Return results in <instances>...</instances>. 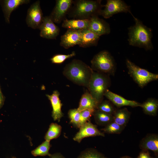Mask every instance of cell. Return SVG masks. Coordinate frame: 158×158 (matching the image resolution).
Listing matches in <instances>:
<instances>
[{
  "label": "cell",
  "mask_w": 158,
  "mask_h": 158,
  "mask_svg": "<svg viewBox=\"0 0 158 158\" xmlns=\"http://www.w3.org/2000/svg\"><path fill=\"white\" fill-rule=\"evenodd\" d=\"M96 136L104 137L105 135L98 130L96 126L88 121L80 127L79 131L75 135L73 140L80 143L85 138Z\"/></svg>",
  "instance_id": "cell-11"
},
{
  "label": "cell",
  "mask_w": 158,
  "mask_h": 158,
  "mask_svg": "<svg viewBox=\"0 0 158 158\" xmlns=\"http://www.w3.org/2000/svg\"><path fill=\"white\" fill-rule=\"evenodd\" d=\"M81 30L68 29L61 37L60 46L68 49L79 44L81 37Z\"/></svg>",
  "instance_id": "cell-13"
},
{
  "label": "cell",
  "mask_w": 158,
  "mask_h": 158,
  "mask_svg": "<svg viewBox=\"0 0 158 158\" xmlns=\"http://www.w3.org/2000/svg\"><path fill=\"white\" fill-rule=\"evenodd\" d=\"M135 22V24L128 28L129 44L132 46L152 50L153 48L152 39L153 36L152 29L145 25L131 13Z\"/></svg>",
  "instance_id": "cell-1"
},
{
  "label": "cell",
  "mask_w": 158,
  "mask_h": 158,
  "mask_svg": "<svg viewBox=\"0 0 158 158\" xmlns=\"http://www.w3.org/2000/svg\"><path fill=\"white\" fill-rule=\"evenodd\" d=\"M95 120L96 123L99 125L106 126L113 121V116L97 109L94 113Z\"/></svg>",
  "instance_id": "cell-23"
},
{
  "label": "cell",
  "mask_w": 158,
  "mask_h": 158,
  "mask_svg": "<svg viewBox=\"0 0 158 158\" xmlns=\"http://www.w3.org/2000/svg\"><path fill=\"white\" fill-rule=\"evenodd\" d=\"M95 110L87 109L80 111V127L89 121L90 117L93 115Z\"/></svg>",
  "instance_id": "cell-31"
},
{
  "label": "cell",
  "mask_w": 158,
  "mask_h": 158,
  "mask_svg": "<svg viewBox=\"0 0 158 158\" xmlns=\"http://www.w3.org/2000/svg\"><path fill=\"white\" fill-rule=\"evenodd\" d=\"M70 122L78 128L80 127V112L77 109H71L68 112Z\"/></svg>",
  "instance_id": "cell-28"
},
{
  "label": "cell",
  "mask_w": 158,
  "mask_h": 158,
  "mask_svg": "<svg viewBox=\"0 0 158 158\" xmlns=\"http://www.w3.org/2000/svg\"><path fill=\"white\" fill-rule=\"evenodd\" d=\"M91 68L95 72L114 75L116 66L114 60L110 53L102 50L95 55L91 61Z\"/></svg>",
  "instance_id": "cell-5"
},
{
  "label": "cell",
  "mask_w": 158,
  "mask_h": 158,
  "mask_svg": "<svg viewBox=\"0 0 158 158\" xmlns=\"http://www.w3.org/2000/svg\"><path fill=\"white\" fill-rule=\"evenodd\" d=\"M44 17L40 6V2L37 1L33 3L28 8L26 19L28 26L33 29H39Z\"/></svg>",
  "instance_id": "cell-8"
},
{
  "label": "cell",
  "mask_w": 158,
  "mask_h": 158,
  "mask_svg": "<svg viewBox=\"0 0 158 158\" xmlns=\"http://www.w3.org/2000/svg\"><path fill=\"white\" fill-rule=\"evenodd\" d=\"M88 29L100 37L109 34L111 32L109 23L98 16H94L90 19Z\"/></svg>",
  "instance_id": "cell-12"
},
{
  "label": "cell",
  "mask_w": 158,
  "mask_h": 158,
  "mask_svg": "<svg viewBox=\"0 0 158 158\" xmlns=\"http://www.w3.org/2000/svg\"><path fill=\"white\" fill-rule=\"evenodd\" d=\"M90 19H68L65 18L63 20L62 27L68 29L77 30L88 29L90 23Z\"/></svg>",
  "instance_id": "cell-19"
},
{
  "label": "cell",
  "mask_w": 158,
  "mask_h": 158,
  "mask_svg": "<svg viewBox=\"0 0 158 158\" xmlns=\"http://www.w3.org/2000/svg\"><path fill=\"white\" fill-rule=\"evenodd\" d=\"M104 96L108 99L114 105L118 107L125 106L132 107H140L141 104L135 101L126 99L111 92L108 89L106 91Z\"/></svg>",
  "instance_id": "cell-14"
},
{
  "label": "cell",
  "mask_w": 158,
  "mask_h": 158,
  "mask_svg": "<svg viewBox=\"0 0 158 158\" xmlns=\"http://www.w3.org/2000/svg\"><path fill=\"white\" fill-rule=\"evenodd\" d=\"M12 158H16V157H13Z\"/></svg>",
  "instance_id": "cell-37"
},
{
  "label": "cell",
  "mask_w": 158,
  "mask_h": 158,
  "mask_svg": "<svg viewBox=\"0 0 158 158\" xmlns=\"http://www.w3.org/2000/svg\"><path fill=\"white\" fill-rule=\"evenodd\" d=\"M75 51H73L68 54H57L53 56L50 60L53 63L59 64L63 63L67 59L75 56Z\"/></svg>",
  "instance_id": "cell-29"
},
{
  "label": "cell",
  "mask_w": 158,
  "mask_h": 158,
  "mask_svg": "<svg viewBox=\"0 0 158 158\" xmlns=\"http://www.w3.org/2000/svg\"><path fill=\"white\" fill-rule=\"evenodd\" d=\"M102 158H107L106 157H104V156H103V157H102Z\"/></svg>",
  "instance_id": "cell-36"
},
{
  "label": "cell",
  "mask_w": 158,
  "mask_h": 158,
  "mask_svg": "<svg viewBox=\"0 0 158 158\" xmlns=\"http://www.w3.org/2000/svg\"><path fill=\"white\" fill-rule=\"evenodd\" d=\"M102 0H77L73 1L68 15L74 19H90L95 16H99L103 7Z\"/></svg>",
  "instance_id": "cell-3"
},
{
  "label": "cell",
  "mask_w": 158,
  "mask_h": 158,
  "mask_svg": "<svg viewBox=\"0 0 158 158\" xmlns=\"http://www.w3.org/2000/svg\"><path fill=\"white\" fill-rule=\"evenodd\" d=\"M97 109L113 115L116 109L110 101L103 100L98 104Z\"/></svg>",
  "instance_id": "cell-26"
},
{
  "label": "cell",
  "mask_w": 158,
  "mask_h": 158,
  "mask_svg": "<svg viewBox=\"0 0 158 158\" xmlns=\"http://www.w3.org/2000/svg\"><path fill=\"white\" fill-rule=\"evenodd\" d=\"M120 158H133L128 156H124L121 157Z\"/></svg>",
  "instance_id": "cell-35"
},
{
  "label": "cell",
  "mask_w": 158,
  "mask_h": 158,
  "mask_svg": "<svg viewBox=\"0 0 158 158\" xmlns=\"http://www.w3.org/2000/svg\"><path fill=\"white\" fill-rule=\"evenodd\" d=\"M93 72L91 67L82 61L74 59L66 65L63 73L74 83L87 88Z\"/></svg>",
  "instance_id": "cell-2"
},
{
  "label": "cell",
  "mask_w": 158,
  "mask_h": 158,
  "mask_svg": "<svg viewBox=\"0 0 158 158\" xmlns=\"http://www.w3.org/2000/svg\"><path fill=\"white\" fill-rule=\"evenodd\" d=\"M1 92V90H0V93Z\"/></svg>",
  "instance_id": "cell-38"
},
{
  "label": "cell",
  "mask_w": 158,
  "mask_h": 158,
  "mask_svg": "<svg viewBox=\"0 0 158 158\" xmlns=\"http://www.w3.org/2000/svg\"><path fill=\"white\" fill-rule=\"evenodd\" d=\"M49 157V158H65L63 155L60 153L51 154Z\"/></svg>",
  "instance_id": "cell-33"
},
{
  "label": "cell",
  "mask_w": 158,
  "mask_h": 158,
  "mask_svg": "<svg viewBox=\"0 0 158 158\" xmlns=\"http://www.w3.org/2000/svg\"><path fill=\"white\" fill-rule=\"evenodd\" d=\"M130 116V113L126 108L116 109L113 115V121L125 127L129 121Z\"/></svg>",
  "instance_id": "cell-21"
},
{
  "label": "cell",
  "mask_w": 158,
  "mask_h": 158,
  "mask_svg": "<svg viewBox=\"0 0 158 158\" xmlns=\"http://www.w3.org/2000/svg\"><path fill=\"white\" fill-rule=\"evenodd\" d=\"M81 37L78 45L83 48L96 46L99 39L100 36L88 29L81 30Z\"/></svg>",
  "instance_id": "cell-17"
},
{
  "label": "cell",
  "mask_w": 158,
  "mask_h": 158,
  "mask_svg": "<svg viewBox=\"0 0 158 158\" xmlns=\"http://www.w3.org/2000/svg\"><path fill=\"white\" fill-rule=\"evenodd\" d=\"M103 6L104 8L100 11L99 15L106 19L119 13H131L130 6L121 0H107L106 4Z\"/></svg>",
  "instance_id": "cell-7"
},
{
  "label": "cell",
  "mask_w": 158,
  "mask_h": 158,
  "mask_svg": "<svg viewBox=\"0 0 158 158\" xmlns=\"http://www.w3.org/2000/svg\"><path fill=\"white\" fill-rule=\"evenodd\" d=\"M59 92L57 90L54 91L51 95H46L52 107V116L53 120L59 122L63 115L61 111L62 104L59 99Z\"/></svg>",
  "instance_id": "cell-15"
},
{
  "label": "cell",
  "mask_w": 158,
  "mask_h": 158,
  "mask_svg": "<svg viewBox=\"0 0 158 158\" xmlns=\"http://www.w3.org/2000/svg\"><path fill=\"white\" fill-rule=\"evenodd\" d=\"M140 107L145 114L155 116L157 115L158 109V100L154 98H149L141 104Z\"/></svg>",
  "instance_id": "cell-22"
},
{
  "label": "cell",
  "mask_w": 158,
  "mask_h": 158,
  "mask_svg": "<svg viewBox=\"0 0 158 158\" xmlns=\"http://www.w3.org/2000/svg\"><path fill=\"white\" fill-rule=\"evenodd\" d=\"M3 101V97L1 92L0 93V108L2 105Z\"/></svg>",
  "instance_id": "cell-34"
},
{
  "label": "cell",
  "mask_w": 158,
  "mask_h": 158,
  "mask_svg": "<svg viewBox=\"0 0 158 158\" xmlns=\"http://www.w3.org/2000/svg\"><path fill=\"white\" fill-rule=\"evenodd\" d=\"M124 127L112 121L105 126L102 130L107 133L119 134L122 132Z\"/></svg>",
  "instance_id": "cell-27"
},
{
  "label": "cell",
  "mask_w": 158,
  "mask_h": 158,
  "mask_svg": "<svg viewBox=\"0 0 158 158\" xmlns=\"http://www.w3.org/2000/svg\"><path fill=\"white\" fill-rule=\"evenodd\" d=\"M126 64L128 73L134 81L141 88L150 82L158 79V74L152 73L137 66L127 59Z\"/></svg>",
  "instance_id": "cell-6"
},
{
  "label": "cell",
  "mask_w": 158,
  "mask_h": 158,
  "mask_svg": "<svg viewBox=\"0 0 158 158\" xmlns=\"http://www.w3.org/2000/svg\"><path fill=\"white\" fill-rule=\"evenodd\" d=\"M39 29L40 30V37L49 39H56L60 31L59 27L54 24L49 16L44 17Z\"/></svg>",
  "instance_id": "cell-10"
},
{
  "label": "cell",
  "mask_w": 158,
  "mask_h": 158,
  "mask_svg": "<svg viewBox=\"0 0 158 158\" xmlns=\"http://www.w3.org/2000/svg\"><path fill=\"white\" fill-rule=\"evenodd\" d=\"M98 104L89 91L86 90L82 95L77 109L80 112L87 109L95 110L97 109Z\"/></svg>",
  "instance_id": "cell-20"
},
{
  "label": "cell",
  "mask_w": 158,
  "mask_h": 158,
  "mask_svg": "<svg viewBox=\"0 0 158 158\" xmlns=\"http://www.w3.org/2000/svg\"><path fill=\"white\" fill-rule=\"evenodd\" d=\"M109 75L93 71L88 88V91L99 103L103 100L106 91L110 86Z\"/></svg>",
  "instance_id": "cell-4"
},
{
  "label": "cell",
  "mask_w": 158,
  "mask_h": 158,
  "mask_svg": "<svg viewBox=\"0 0 158 158\" xmlns=\"http://www.w3.org/2000/svg\"><path fill=\"white\" fill-rule=\"evenodd\" d=\"M29 0H4L3 1V8L5 20L10 23L11 15L13 11L20 5L27 4L30 2Z\"/></svg>",
  "instance_id": "cell-18"
},
{
  "label": "cell",
  "mask_w": 158,
  "mask_h": 158,
  "mask_svg": "<svg viewBox=\"0 0 158 158\" xmlns=\"http://www.w3.org/2000/svg\"><path fill=\"white\" fill-rule=\"evenodd\" d=\"M103 156L96 150L90 149L82 152L77 158H102Z\"/></svg>",
  "instance_id": "cell-30"
},
{
  "label": "cell",
  "mask_w": 158,
  "mask_h": 158,
  "mask_svg": "<svg viewBox=\"0 0 158 158\" xmlns=\"http://www.w3.org/2000/svg\"><path fill=\"white\" fill-rule=\"evenodd\" d=\"M62 127L61 126L55 123H51L44 137L45 140L50 141L59 137L61 134Z\"/></svg>",
  "instance_id": "cell-24"
},
{
  "label": "cell",
  "mask_w": 158,
  "mask_h": 158,
  "mask_svg": "<svg viewBox=\"0 0 158 158\" xmlns=\"http://www.w3.org/2000/svg\"><path fill=\"white\" fill-rule=\"evenodd\" d=\"M50 142V141L45 140L31 151L32 154L35 157L45 156L49 157L51 154L49 152L51 147Z\"/></svg>",
  "instance_id": "cell-25"
},
{
  "label": "cell",
  "mask_w": 158,
  "mask_h": 158,
  "mask_svg": "<svg viewBox=\"0 0 158 158\" xmlns=\"http://www.w3.org/2000/svg\"><path fill=\"white\" fill-rule=\"evenodd\" d=\"M137 158H153L150 155L148 151L142 150Z\"/></svg>",
  "instance_id": "cell-32"
},
{
  "label": "cell",
  "mask_w": 158,
  "mask_h": 158,
  "mask_svg": "<svg viewBox=\"0 0 158 158\" xmlns=\"http://www.w3.org/2000/svg\"><path fill=\"white\" fill-rule=\"evenodd\" d=\"M139 147L144 151L151 150L155 155H158V136L155 134H149L144 138L141 141Z\"/></svg>",
  "instance_id": "cell-16"
},
{
  "label": "cell",
  "mask_w": 158,
  "mask_h": 158,
  "mask_svg": "<svg viewBox=\"0 0 158 158\" xmlns=\"http://www.w3.org/2000/svg\"><path fill=\"white\" fill-rule=\"evenodd\" d=\"M72 0H57L49 16L54 23H59L65 19L72 5Z\"/></svg>",
  "instance_id": "cell-9"
}]
</instances>
